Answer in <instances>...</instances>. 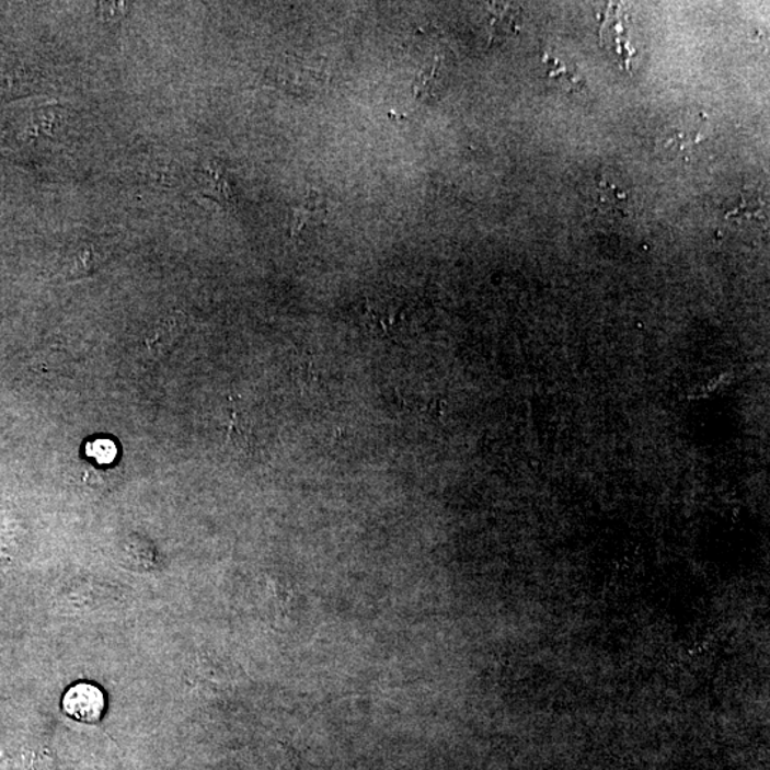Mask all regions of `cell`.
I'll return each instance as SVG.
<instances>
[{
  "instance_id": "obj_9",
  "label": "cell",
  "mask_w": 770,
  "mask_h": 770,
  "mask_svg": "<svg viewBox=\"0 0 770 770\" xmlns=\"http://www.w3.org/2000/svg\"><path fill=\"white\" fill-rule=\"evenodd\" d=\"M209 176L212 182V193H215L216 197L219 198L220 202L226 203V205L233 203V192H231L226 174L219 169H210Z\"/></svg>"
},
{
  "instance_id": "obj_5",
  "label": "cell",
  "mask_w": 770,
  "mask_h": 770,
  "mask_svg": "<svg viewBox=\"0 0 770 770\" xmlns=\"http://www.w3.org/2000/svg\"><path fill=\"white\" fill-rule=\"evenodd\" d=\"M670 131L673 134L665 140V146L679 151V153L691 151L696 146L701 145V141L705 140L698 127L677 126Z\"/></svg>"
},
{
  "instance_id": "obj_1",
  "label": "cell",
  "mask_w": 770,
  "mask_h": 770,
  "mask_svg": "<svg viewBox=\"0 0 770 770\" xmlns=\"http://www.w3.org/2000/svg\"><path fill=\"white\" fill-rule=\"evenodd\" d=\"M64 711L66 715L76 721L94 724L102 717L105 711V698L101 689L89 683H79L70 688L64 698Z\"/></svg>"
},
{
  "instance_id": "obj_10",
  "label": "cell",
  "mask_w": 770,
  "mask_h": 770,
  "mask_svg": "<svg viewBox=\"0 0 770 770\" xmlns=\"http://www.w3.org/2000/svg\"><path fill=\"white\" fill-rule=\"evenodd\" d=\"M99 7H101V18L105 19L106 22L120 21L126 11V3L119 2L101 3Z\"/></svg>"
},
{
  "instance_id": "obj_7",
  "label": "cell",
  "mask_w": 770,
  "mask_h": 770,
  "mask_svg": "<svg viewBox=\"0 0 770 770\" xmlns=\"http://www.w3.org/2000/svg\"><path fill=\"white\" fill-rule=\"evenodd\" d=\"M727 219L765 220L763 206L758 198H742L740 205L735 210L726 212Z\"/></svg>"
},
{
  "instance_id": "obj_3",
  "label": "cell",
  "mask_w": 770,
  "mask_h": 770,
  "mask_svg": "<svg viewBox=\"0 0 770 770\" xmlns=\"http://www.w3.org/2000/svg\"><path fill=\"white\" fill-rule=\"evenodd\" d=\"M182 319L181 313H174L160 321L153 333L146 340L148 348L154 353H164L173 347L183 332Z\"/></svg>"
},
{
  "instance_id": "obj_8",
  "label": "cell",
  "mask_w": 770,
  "mask_h": 770,
  "mask_svg": "<svg viewBox=\"0 0 770 770\" xmlns=\"http://www.w3.org/2000/svg\"><path fill=\"white\" fill-rule=\"evenodd\" d=\"M116 453L115 444L107 441V439H99L88 446V456L94 458L96 464H108L115 460Z\"/></svg>"
},
{
  "instance_id": "obj_11",
  "label": "cell",
  "mask_w": 770,
  "mask_h": 770,
  "mask_svg": "<svg viewBox=\"0 0 770 770\" xmlns=\"http://www.w3.org/2000/svg\"><path fill=\"white\" fill-rule=\"evenodd\" d=\"M545 60L550 61L551 65V70L550 72H548V76H550V78H560V76H562V78L568 79L571 88L575 87V84L579 82V79L576 78V74H570L568 69H566V66L562 65V61L552 58H545Z\"/></svg>"
},
{
  "instance_id": "obj_4",
  "label": "cell",
  "mask_w": 770,
  "mask_h": 770,
  "mask_svg": "<svg viewBox=\"0 0 770 770\" xmlns=\"http://www.w3.org/2000/svg\"><path fill=\"white\" fill-rule=\"evenodd\" d=\"M103 257L99 254L93 245H84L69 258L66 274L70 278H80L91 276L101 266Z\"/></svg>"
},
{
  "instance_id": "obj_6",
  "label": "cell",
  "mask_w": 770,
  "mask_h": 770,
  "mask_svg": "<svg viewBox=\"0 0 770 770\" xmlns=\"http://www.w3.org/2000/svg\"><path fill=\"white\" fill-rule=\"evenodd\" d=\"M628 195L613 186V184L599 179L598 181V205L605 212L620 215L623 211L622 205L627 202Z\"/></svg>"
},
{
  "instance_id": "obj_2",
  "label": "cell",
  "mask_w": 770,
  "mask_h": 770,
  "mask_svg": "<svg viewBox=\"0 0 770 770\" xmlns=\"http://www.w3.org/2000/svg\"><path fill=\"white\" fill-rule=\"evenodd\" d=\"M327 211V202L319 192H307L299 205L292 209L291 234L299 235L310 227L323 223Z\"/></svg>"
}]
</instances>
